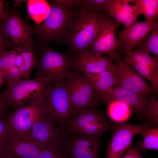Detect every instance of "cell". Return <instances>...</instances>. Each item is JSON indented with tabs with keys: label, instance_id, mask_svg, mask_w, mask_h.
<instances>
[{
	"label": "cell",
	"instance_id": "6da1fadb",
	"mask_svg": "<svg viewBox=\"0 0 158 158\" xmlns=\"http://www.w3.org/2000/svg\"><path fill=\"white\" fill-rule=\"evenodd\" d=\"M106 16V13L92 11L80 2L74 11L64 42L73 57L90 51L99 22Z\"/></svg>",
	"mask_w": 158,
	"mask_h": 158
},
{
	"label": "cell",
	"instance_id": "7a4b0ae2",
	"mask_svg": "<svg viewBox=\"0 0 158 158\" xmlns=\"http://www.w3.org/2000/svg\"><path fill=\"white\" fill-rule=\"evenodd\" d=\"M50 8L43 20L34 27V34L38 43L51 42L64 44V40L74 11L70 8L50 0Z\"/></svg>",
	"mask_w": 158,
	"mask_h": 158
},
{
	"label": "cell",
	"instance_id": "1f68e13d",
	"mask_svg": "<svg viewBox=\"0 0 158 158\" xmlns=\"http://www.w3.org/2000/svg\"><path fill=\"white\" fill-rule=\"evenodd\" d=\"M68 156L60 145L42 149L37 158H68Z\"/></svg>",
	"mask_w": 158,
	"mask_h": 158
},
{
	"label": "cell",
	"instance_id": "83f0119b",
	"mask_svg": "<svg viewBox=\"0 0 158 158\" xmlns=\"http://www.w3.org/2000/svg\"><path fill=\"white\" fill-rule=\"evenodd\" d=\"M13 133L9 117L0 118V155L2 157H5V150Z\"/></svg>",
	"mask_w": 158,
	"mask_h": 158
},
{
	"label": "cell",
	"instance_id": "4fadbf2b",
	"mask_svg": "<svg viewBox=\"0 0 158 158\" xmlns=\"http://www.w3.org/2000/svg\"><path fill=\"white\" fill-rule=\"evenodd\" d=\"M102 135H80L65 139L61 145L73 158H99Z\"/></svg>",
	"mask_w": 158,
	"mask_h": 158
},
{
	"label": "cell",
	"instance_id": "f35d334b",
	"mask_svg": "<svg viewBox=\"0 0 158 158\" xmlns=\"http://www.w3.org/2000/svg\"><path fill=\"white\" fill-rule=\"evenodd\" d=\"M4 3L3 1L0 0V26L1 24L2 18L5 14L6 10L4 8Z\"/></svg>",
	"mask_w": 158,
	"mask_h": 158
},
{
	"label": "cell",
	"instance_id": "f1b7e54d",
	"mask_svg": "<svg viewBox=\"0 0 158 158\" xmlns=\"http://www.w3.org/2000/svg\"><path fill=\"white\" fill-rule=\"evenodd\" d=\"M143 50L158 58V25L151 32L146 38L135 49Z\"/></svg>",
	"mask_w": 158,
	"mask_h": 158
},
{
	"label": "cell",
	"instance_id": "ee69618b",
	"mask_svg": "<svg viewBox=\"0 0 158 158\" xmlns=\"http://www.w3.org/2000/svg\"><path fill=\"white\" fill-rule=\"evenodd\" d=\"M68 158H73V157H70V156H68Z\"/></svg>",
	"mask_w": 158,
	"mask_h": 158
},
{
	"label": "cell",
	"instance_id": "60d3db41",
	"mask_svg": "<svg viewBox=\"0 0 158 158\" xmlns=\"http://www.w3.org/2000/svg\"><path fill=\"white\" fill-rule=\"evenodd\" d=\"M14 1V5L15 6H18L20 5V4H21L23 2L25 1L15 0Z\"/></svg>",
	"mask_w": 158,
	"mask_h": 158
},
{
	"label": "cell",
	"instance_id": "8992f818",
	"mask_svg": "<svg viewBox=\"0 0 158 158\" xmlns=\"http://www.w3.org/2000/svg\"><path fill=\"white\" fill-rule=\"evenodd\" d=\"M64 82L72 104L77 110L95 108L100 102L88 79L74 68L66 75Z\"/></svg>",
	"mask_w": 158,
	"mask_h": 158
},
{
	"label": "cell",
	"instance_id": "ac0fdd59",
	"mask_svg": "<svg viewBox=\"0 0 158 158\" xmlns=\"http://www.w3.org/2000/svg\"><path fill=\"white\" fill-rule=\"evenodd\" d=\"M42 149L33 142L13 133L5 150V156L37 158Z\"/></svg>",
	"mask_w": 158,
	"mask_h": 158
},
{
	"label": "cell",
	"instance_id": "44dd1931",
	"mask_svg": "<svg viewBox=\"0 0 158 158\" xmlns=\"http://www.w3.org/2000/svg\"><path fill=\"white\" fill-rule=\"evenodd\" d=\"M84 75L89 80L99 100L110 92L114 87L116 78L115 71H105L95 74Z\"/></svg>",
	"mask_w": 158,
	"mask_h": 158
},
{
	"label": "cell",
	"instance_id": "52a82bcc",
	"mask_svg": "<svg viewBox=\"0 0 158 158\" xmlns=\"http://www.w3.org/2000/svg\"><path fill=\"white\" fill-rule=\"evenodd\" d=\"M68 132L80 135L102 136L111 129L105 114L95 108L85 107L66 126Z\"/></svg>",
	"mask_w": 158,
	"mask_h": 158
},
{
	"label": "cell",
	"instance_id": "8d00e7d4",
	"mask_svg": "<svg viewBox=\"0 0 158 158\" xmlns=\"http://www.w3.org/2000/svg\"><path fill=\"white\" fill-rule=\"evenodd\" d=\"M55 3L67 8H75L79 4L80 0H53Z\"/></svg>",
	"mask_w": 158,
	"mask_h": 158
},
{
	"label": "cell",
	"instance_id": "2e32d148",
	"mask_svg": "<svg viewBox=\"0 0 158 158\" xmlns=\"http://www.w3.org/2000/svg\"><path fill=\"white\" fill-rule=\"evenodd\" d=\"M149 99L148 96L121 87H114L107 95L101 98L100 101L109 103L117 100L127 105L136 114L144 120L146 107Z\"/></svg>",
	"mask_w": 158,
	"mask_h": 158
},
{
	"label": "cell",
	"instance_id": "30bf717a",
	"mask_svg": "<svg viewBox=\"0 0 158 158\" xmlns=\"http://www.w3.org/2000/svg\"><path fill=\"white\" fill-rule=\"evenodd\" d=\"M157 25L158 20H145L142 21L136 20L131 25L124 27L123 29L116 32L117 39L116 49L128 54L145 40Z\"/></svg>",
	"mask_w": 158,
	"mask_h": 158
},
{
	"label": "cell",
	"instance_id": "7c38bea8",
	"mask_svg": "<svg viewBox=\"0 0 158 158\" xmlns=\"http://www.w3.org/2000/svg\"><path fill=\"white\" fill-rule=\"evenodd\" d=\"M1 26L6 34L16 46H23L35 42L33 37L34 26L23 19L17 11L6 10Z\"/></svg>",
	"mask_w": 158,
	"mask_h": 158
},
{
	"label": "cell",
	"instance_id": "5bb4252c",
	"mask_svg": "<svg viewBox=\"0 0 158 158\" xmlns=\"http://www.w3.org/2000/svg\"><path fill=\"white\" fill-rule=\"evenodd\" d=\"M46 116L43 103L33 102L15 108L9 117L13 133L23 135L36 122Z\"/></svg>",
	"mask_w": 158,
	"mask_h": 158
},
{
	"label": "cell",
	"instance_id": "7bdbcfd3",
	"mask_svg": "<svg viewBox=\"0 0 158 158\" xmlns=\"http://www.w3.org/2000/svg\"><path fill=\"white\" fill-rule=\"evenodd\" d=\"M2 158H9V157H8L6 156Z\"/></svg>",
	"mask_w": 158,
	"mask_h": 158
},
{
	"label": "cell",
	"instance_id": "277c9868",
	"mask_svg": "<svg viewBox=\"0 0 158 158\" xmlns=\"http://www.w3.org/2000/svg\"><path fill=\"white\" fill-rule=\"evenodd\" d=\"M38 46L37 76L46 77L54 82L63 80L73 68L74 57L69 50L61 53L52 49L49 44H39Z\"/></svg>",
	"mask_w": 158,
	"mask_h": 158
},
{
	"label": "cell",
	"instance_id": "836d02e7",
	"mask_svg": "<svg viewBox=\"0 0 158 158\" xmlns=\"http://www.w3.org/2000/svg\"><path fill=\"white\" fill-rule=\"evenodd\" d=\"M4 79L7 82V86L13 85L24 79L16 66L10 67L4 75Z\"/></svg>",
	"mask_w": 158,
	"mask_h": 158
},
{
	"label": "cell",
	"instance_id": "d4e9b609",
	"mask_svg": "<svg viewBox=\"0 0 158 158\" xmlns=\"http://www.w3.org/2000/svg\"><path fill=\"white\" fill-rule=\"evenodd\" d=\"M140 15H143L145 20L154 21L158 20V0H133Z\"/></svg>",
	"mask_w": 158,
	"mask_h": 158
},
{
	"label": "cell",
	"instance_id": "b9f144b4",
	"mask_svg": "<svg viewBox=\"0 0 158 158\" xmlns=\"http://www.w3.org/2000/svg\"><path fill=\"white\" fill-rule=\"evenodd\" d=\"M9 158H20L18 157H14V156H11L9 157Z\"/></svg>",
	"mask_w": 158,
	"mask_h": 158
},
{
	"label": "cell",
	"instance_id": "74e56055",
	"mask_svg": "<svg viewBox=\"0 0 158 158\" xmlns=\"http://www.w3.org/2000/svg\"><path fill=\"white\" fill-rule=\"evenodd\" d=\"M8 108L4 100L3 94H0V118L6 116V111Z\"/></svg>",
	"mask_w": 158,
	"mask_h": 158
},
{
	"label": "cell",
	"instance_id": "484cf974",
	"mask_svg": "<svg viewBox=\"0 0 158 158\" xmlns=\"http://www.w3.org/2000/svg\"><path fill=\"white\" fill-rule=\"evenodd\" d=\"M158 58L153 57L148 51L143 50L132 51L126 55V59L148 66L154 70L158 69Z\"/></svg>",
	"mask_w": 158,
	"mask_h": 158
},
{
	"label": "cell",
	"instance_id": "9c48e42d",
	"mask_svg": "<svg viewBox=\"0 0 158 158\" xmlns=\"http://www.w3.org/2000/svg\"><path fill=\"white\" fill-rule=\"evenodd\" d=\"M63 130L46 116L36 122L26 133L20 135L33 142L43 149L62 144L65 139Z\"/></svg>",
	"mask_w": 158,
	"mask_h": 158
},
{
	"label": "cell",
	"instance_id": "e0dca14e",
	"mask_svg": "<svg viewBox=\"0 0 158 158\" xmlns=\"http://www.w3.org/2000/svg\"><path fill=\"white\" fill-rule=\"evenodd\" d=\"M73 68L85 75L108 71H115L116 66L109 56H99L90 51L78 54L73 59Z\"/></svg>",
	"mask_w": 158,
	"mask_h": 158
},
{
	"label": "cell",
	"instance_id": "cb8c5ba5",
	"mask_svg": "<svg viewBox=\"0 0 158 158\" xmlns=\"http://www.w3.org/2000/svg\"><path fill=\"white\" fill-rule=\"evenodd\" d=\"M108 103V114L111 120L120 122L129 118L131 110L127 105L117 100H113Z\"/></svg>",
	"mask_w": 158,
	"mask_h": 158
},
{
	"label": "cell",
	"instance_id": "7402d4cb",
	"mask_svg": "<svg viewBox=\"0 0 158 158\" xmlns=\"http://www.w3.org/2000/svg\"><path fill=\"white\" fill-rule=\"evenodd\" d=\"M139 133L143 140L139 141L136 148L139 152H145L149 150H158V126L145 129Z\"/></svg>",
	"mask_w": 158,
	"mask_h": 158
},
{
	"label": "cell",
	"instance_id": "d590c367",
	"mask_svg": "<svg viewBox=\"0 0 158 158\" xmlns=\"http://www.w3.org/2000/svg\"><path fill=\"white\" fill-rule=\"evenodd\" d=\"M121 158H145L138 151L136 147L131 145Z\"/></svg>",
	"mask_w": 158,
	"mask_h": 158
},
{
	"label": "cell",
	"instance_id": "4316f807",
	"mask_svg": "<svg viewBox=\"0 0 158 158\" xmlns=\"http://www.w3.org/2000/svg\"><path fill=\"white\" fill-rule=\"evenodd\" d=\"M126 62L142 77L147 79L155 91L158 90V69L154 70L143 64L126 59Z\"/></svg>",
	"mask_w": 158,
	"mask_h": 158
},
{
	"label": "cell",
	"instance_id": "5b68a950",
	"mask_svg": "<svg viewBox=\"0 0 158 158\" xmlns=\"http://www.w3.org/2000/svg\"><path fill=\"white\" fill-rule=\"evenodd\" d=\"M44 105L46 116L62 129L79 111L72 104L64 80L53 83Z\"/></svg>",
	"mask_w": 158,
	"mask_h": 158
},
{
	"label": "cell",
	"instance_id": "4dcf8cb0",
	"mask_svg": "<svg viewBox=\"0 0 158 158\" xmlns=\"http://www.w3.org/2000/svg\"><path fill=\"white\" fill-rule=\"evenodd\" d=\"M16 50L15 48L0 53V70L3 76L11 67L16 66Z\"/></svg>",
	"mask_w": 158,
	"mask_h": 158
},
{
	"label": "cell",
	"instance_id": "ffe728a7",
	"mask_svg": "<svg viewBox=\"0 0 158 158\" xmlns=\"http://www.w3.org/2000/svg\"><path fill=\"white\" fill-rule=\"evenodd\" d=\"M16 66L19 70L23 78L28 79L31 71L35 66L37 47L34 43L23 46H16Z\"/></svg>",
	"mask_w": 158,
	"mask_h": 158
},
{
	"label": "cell",
	"instance_id": "ba28073f",
	"mask_svg": "<svg viewBox=\"0 0 158 158\" xmlns=\"http://www.w3.org/2000/svg\"><path fill=\"white\" fill-rule=\"evenodd\" d=\"M109 55L116 66V78L114 87L122 88L148 96H154L155 91L153 88L126 62L119 53L114 51Z\"/></svg>",
	"mask_w": 158,
	"mask_h": 158
},
{
	"label": "cell",
	"instance_id": "8fae6325",
	"mask_svg": "<svg viewBox=\"0 0 158 158\" xmlns=\"http://www.w3.org/2000/svg\"><path fill=\"white\" fill-rule=\"evenodd\" d=\"M152 126L147 123L133 124L126 123L116 126L113 130L106 158H121L135 136L142 130Z\"/></svg>",
	"mask_w": 158,
	"mask_h": 158
},
{
	"label": "cell",
	"instance_id": "9a60e30c",
	"mask_svg": "<svg viewBox=\"0 0 158 158\" xmlns=\"http://www.w3.org/2000/svg\"><path fill=\"white\" fill-rule=\"evenodd\" d=\"M116 22L104 17L99 20L95 36L91 43L90 52L99 56L105 54L111 55L116 47Z\"/></svg>",
	"mask_w": 158,
	"mask_h": 158
},
{
	"label": "cell",
	"instance_id": "603a6c76",
	"mask_svg": "<svg viewBox=\"0 0 158 158\" xmlns=\"http://www.w3.org/2000/svg\"><path fill=\"white\" fill-rule=\"evenodd\" d=\"M27 5L28 13L37 25L43 20L50 8L49 3L44 0H28Z\"/></svg>",
	"mask_w": 158,
	"mask_h": 158
},
{
	"label": "cell",
	"instance_id": "d6986e66",
	"mask_svg": "<svg viewBox=\"0 0 158 158\" xmlns=\"http://www.w3.org/2000/svg\"><path fill=\"white\" fill-rule=\"evenodd\" d=\"M130 0H109L107 12L109 16L116 20L117 25L122 23L128 26L137 20L140 14L134 5L129 4Z\"/></svg>",
	"mask_w": 158,
	"mask_h": 158
},
{
	"label": "cell",
	"instance_id": "3957f363",
	"mask_svg": "<svg viewBox=\"0 0 158 158\" xmlns=\"http://www.w3.org/2000/svg\"><path fill=\"white\" fill-rule=\"evenodd\" d=\"M54 82L41 76L24 79L7 86L6 90L3 94L4 100L8 108H15L33 102L44 103Z\"/></svg>",
	"mask_w": 158,
	"mask_h": 158
},
{
	"label": "cell",
	"instance_id": "e575fe53",
	"mask_svg": "<svg viewBox=\"0 0 158 158\" xmlns=\"http://www.w3.org/2000/svg\"><path fill=\"white\" fill-rule=\"evenodd\" d=\"M16 45L12 40L4 32L1 26H0V53L7 49L14 48Z\"/></svg>",
	"mask_w": 158,
	"mask_h": 158
},
{
	"label": "cell",
	"instance_id": "ab89813d",
	"mask_svg": "<svg viewBox=\"0 0 158 158\" xmlns=\"http://www.w3.org/2000/svg\"><path fill=\"white\" fill-rule=\"evenodd\" d=\"M4 79L3 75L0 70V87L4 83Z\"/></svg>",
	"mask_w": 158,
	"mask_h": 158
},
{
	"label": "cell",
	"instance_id": "d6a6232c",
	"mask_svg": "<svg viewBox=\"0 0 158 158\" xmlns=\"http://www.w3.org/2000/svg\"><path fill=\"white\" fill-rule=\"evenodd\" d=\"M109 0H80V3L91 11L98 13L107 12Z\"/></svg>",
	"mask_w": 158,
	"mask_h": 158
},
{
	"label": "cell",
	"instance_id": "f546056e",
	"mask_svg": "<svg viewBox=\"0 0 158 158\" xmlns=\"http://www.w3.org/2000/svg\"><path fill=\"white\" fill-rule=\"evenodd\" d=\"M144 120L148 123L158 126V101L154 96L150 97L147 105Z\"/></svg>",
	"mask_w": 158,
	"mask_h": 158
}]
</instances>
